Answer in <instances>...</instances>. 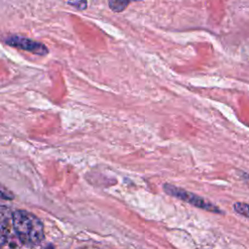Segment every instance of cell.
Segmentation results:
<instances>
[{"label":"cell","mask_w":249,"mask_h":249,"mask_svg":"<svg viewBox=\"0 0 249 249\" xmlns=\"http://www.w3.org/2000/svg\"><path fill=\"white\" fill-rule=\"evenodd\" d=\"M163 191L171 196H174L176 198H179L189 204H192L195 207L209 211V212H213V213H218V214H223V211L214 203L206 200L205 198L191 193L189 191H186L182 188L176 187L174 185L171 184H164L163 185Z\"/></svg>","instance_id":"2"},{"label":"cell","mask_w":249,"mask_h":249,"mask_svg":"<svg viewBox=\"0 0 249 249\" xmlns=\"http://www.w3.org/2000/svg\"><path fill=\"white\" fill-rule=\"evenodd\" d=\"M232 208L237 214L249 219V204L248 203L235 202V203H233Z\"/></svg>","instance_id":"6"},{"label":"cell","mask_w":249,"mask_h":249,"mask_svg":"<svg viewBox=\"0 0 249 249\" xmlns=\"http://www.w3.org/2000/svg\"><path fill=\"white\" fill-rule=\"evenodd\" d=\"M0 197L5 199H13L14 195L9 190H7L4 186L0 185Z\"/></svg>","instance_id":"8"},{"label":"cell","mask_w":249,"mask_h":249,"mask_svg":"<svg viewBox=\"0 0 249 249\" xmlns=\"http://www.w3.org/2000/svg\"><path fill=\"white\" fill-rule=\"evenodd\" d=\"M48 249H53V247H49V248H48Z\"/></svg>","instance_id":"10"},{"label":"cell","mask_w":249,"mask_h":249,"mask_svg":"<svg viewBox=\"0 0 249 249\" xmlns=\"http://www.w3.org/2000/svg\"><path fill=\"white\" fill-rule=\"evenodd\" d=\"M131 0H109V7L112 11L120 13L124 11Z\"/></svg>","instance_id":"5"},{"label":"cell","mask_w":249,"mask_h":249,"mask_svg":"<svg viewBox=\"0 0 249 249\" xmlns=\"http://www.w3.org/2000/svg\"><path fill=\"white\" fill-rule=\"evenodd\" d=\"M68 4L81 11L86 10L88 6L87 0H68Z\"/></svg>","instance_id":"7"},{"label":"cell","mask_w":249,"mask_h":249,"mask_svg":"<svg viewBox=\"0 0 249 249\" xmlns=\"http://www.w3.org/2000/svg\"><path fill=\"white\" fill-rule=\"evenodd\" d=\"M14 230L27 247L38 246L44 239V229L41 221L32 213L25 210H17L12 215Z\"/></svg>","instance_id":"1"},{"label":"cell","mask_w":249,"mask_h":249,"mask_svg":"<svg viewBox=\"0 0 249 249\" xmlns=\"http://www.w3.org/2000/svg\"><path fill=\"white\" fill-rule=\"evenodd\" d=\"M4 208H0V245L3 244L9 232V216Z\"/></svg>","instance_id":"4"},{"label":"cell","mask_w":249,"mask_h":249,"mask_svg":"<svg viewBox=\"0 0 249 249\" xmlns=\"http://www.w3.org/2000/svg\"><path fill=\"white\" fill-rule=\"evenodd\" d=\"M243 176L245 177V179H246V181L249 183V174H245V173H243Z\"/></svg>","instance_id":"9"},{"label":"cell","mask_w":249,"mask_h":249,"mask_svg":"<svg viewBox=\"0 0 249 249\" xmlns=\"http://www.w3.org/2000/svg\"><path fill=\"white\" fill-rule=\"evenodd\" d=\"M6 43L12 47L18 48L20 50L32 53L34 54L45 55L48 53L49 50L47 47L39 42L33 41L28 38L20 37V36H12L6 39Z\"/></svg>","instance_id":"3"}]
</instances>
